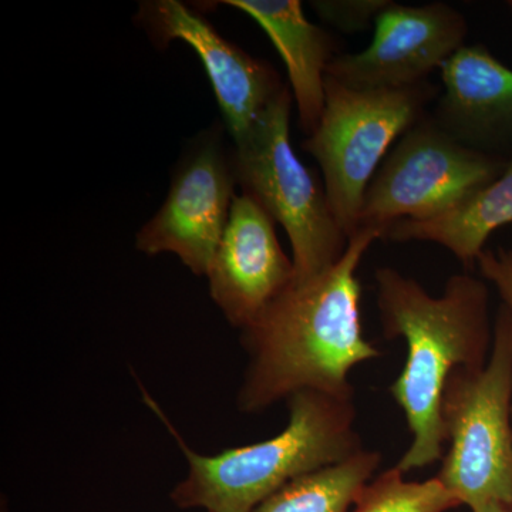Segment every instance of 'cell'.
Listing matches in <instances>:
<instances>
[{
    "mask_svg": "<svg viewBox=\"0 0 512 512\" xmlns=\"http://www.w3.org/2000/svg\"><path fill=\"white\" fill-rule=\"evenodd\" d=\"M440 72L444 93L431 114L437 124L471 150L511 158V67L478 43L461 47Z\"/></svg>",
    "mask_w": 512,
    "mask_h": 512,
    "instance_id": "cell-12",
    "label": "cell"
},
{
    "mask_svg": "<svg viewBox=\"0 0 512 512\" xmlns=\"http://www.w3.org/2000/svg\"><path fill=\"white\" fill-rule=\"evenodd\" d=\"M376 229H359L332 268L293 281L242 332L248 366L238 407L259 413L303 390L350 394V372L380 356L365 338L357 268Z\"/></svg>",
    "mask_w": 512,
    "mask_h": 512,
    "instance_id": "cell-1",
    "label": "cell"
},
{
    "mask_svg": "<svg viewBox=\"0 0 512 512\" xmlns=\"http://www.w3.org/2000/svg\"><path fill=\"white\" fill-rule=\"evenodd\" d=\"M467 20L444 2L404 6L392 2L375 23L372 43L335 57L326 76L357 90L403 89L429 82L464 47Z\"/></svg>",
    "mask_w": 512,
    "mask_h": 512,
    "instance_id": "cell-8",
    "label": "cell"
},
{
    "mask_svg": "<svg viewBox=\"0 0 512 512\" xmlns=\"http://www.w3.org/2000/svg\"><path fill=\"white\" fill-rule=\"evenodd\" d=\"M235 183L221 151L202 147L175 177L156 217L138 232V251L171 252L195 275H207L228 224Z\"/></svg>",
    "mask_w": 512,
    "mask_h": 512,
    "instance_id": "cell-10",
    "label": "cell"
},
{
    "mask_svg": "<svg viewBox=\"0 0 512 512\" xmlns=\"http://www.w3.org/2000/svg\"><path fill=\"white\" fill-rule=\"evenodd\" d=\"M508 224H512V157L493 183L460 207L433 220L396 222L383 239L433 242L470 268L477 265L491 235Z\"/></svg>",
    "mask_w": 512,
    "mask_h": 512,
    "instance_id": "cell-14",
    "label": "cell"
},
{
    "mask_svg": "<svg viewBox=\"0 0 512 512\" xmlns=\"http://www.w3.org/2000/svg\"><path fill=\"white\" fill-rule=\"evenodd\" d=\"M460 505L439 478L407 481L392 467L362 488L350 512H447Z\"/></svg>",
    "mask_w": 512,
    "mask_h": 512,
    "instance_id": "cell-16",
    "label": "cell"
},
{
    "mask_svg": "<svg viewBox=\"0 0 512 512\" xmlns=\"http://www.w3.org/2000/svg\"><path fill=\"white\" fill-rule=\"evenodd\" d=\"M446 453L437 478L471 512L512 507V312L495 316L493 346L481 367H458L441 400Z\"/></svg>",
    "mask_w": 512,
    "mask_h": 512,
    "instance_id": "cell-4",
    "label": "cell"
},
{
    "mask_svg": "<svg viewBox=\"0 0 512 512\" xmlns=\"http://www.w3.org/2000/svg\"><path fill=\"white\" fill-rule=\"evenodd\" d=\"M477 266L484 281L497 289L501 301L512 312V249H485Z\"/></svg>",
    "mask_w": 512,
    "mask_h": 512,
    "instance_id": "cell-18",
    "label": "cell"
},
{
    "mask_svg": "<svg viewBox=\"0 0 512 512\" xmlns=\"http://www.w3.org/2000/svg\"><path fill=\"white\" fill-rule=\"evenodd\" d=\"M473 512H512V507H508V505L491 504Z\"/></svg>",
    "mask_w": 512,
    "mask_h": 512,
    "instance_id": "cell-19",
    "label": "cell"
},
{
    "mask_svg": "<svg viewBox=\"0 0 512 512\" xmlns=\"http://www.w3.org/2000/svg\"><path fill=\"white\" fill-rule=\"evenodd\" d=\"M288 424L272 439L231 448L214 456L195 453L164 419L188 463L175 485L178 508L208 512H251L296 478L335 466L362 451L355 429L353 393L303 390L286 400Z\"/></svg>",
    "mask_w": 512,
    "mask_h": 512,
    "instance_id": "cell-3",
    "label": "cell"
},
{
    "mask_svg": "<svg viewBox=\"0 0 512 512\" xmlns=\"http://www.w3.org/2000/svg\"><path fill=\"white\" fill-rule=\"evenodd\" d=\"M141 15L158 40H183L200 56L235 143L247 136L285 89L271 64L232 45L207 19L184 3H146Z\"/></svg>",
    "mask_w": 512,
    "mask_h": 512,
    "instance_id": "cell-11",
    "label": "cell"
},
{
    "mask_svg": "<svg viewBox=\"0 0 512 512\" xmlns=\"http://www.w3.org/2000/svg\"><path fill=\"white\" fill-rule=\"evenodd\" d=\"M264 29L288 70L299 126L308 136L325 110L326 70L335 59V39L303 15L299 0H225Z\"/></svg>",
    "mask_w": 512,
    "mask_h": 512,
    "instance_id": "cell-13",
    "label": "cell"
},
{
    "mask_svg": "<svg viewBox=\"0 0 512 512\" xmlns=\"http://www.w3.org/2000/svg\"><path fill=\"white\" fill-rule=\"evenodd\" d=\"M313 10L323 22L346 33L366 32L375 25L376 19L384 9L389 8V0H315L311 2Z\"/></svg>",
    "mask_w": 512,
    "mask_h": 512,
    "instance_id": "cell-17",
    "label": "cell"
},
{
    "mask_svg": "<svg viewBox=\"0 0 512 512\" xmlns=\"http://www.w3.org/2000/svg\"><path fill=\"white\" fill-rule=\"evenodd\" d=\"M375 278L384 338L403 339L407 348L390 394L412 433L396 466L409 473L433 466L446 453L441 400L447 380L458 367H481L490 357V291L483 279L468 274L450 276L441 296L387 266Z\"/></svg>",
    "mask_w": 512,
    "mask_h": 512,
    "instance_id": "cell-2",
    "label": "cell"
},
{
    "mask_svg": "<svg viewBox=\"0 0 512 512\" xmlns=\"http://www.w3.org/2000/svg\"><path fill=\"white\" fill-rule=\"evenodd\" d=\"M510 158L471 150L426 114L392 148L367 187L359 229L382 235L399 221L453 211L503 173Z\"/></svg>",
    "mask_w": 512,
    "mask_h": 512,
    "instance_id": "cell-7",
    "label": "cell"
},
{
    "mask_svg": "<svg viewBox=\"0 0 512 512\" xmlns=\"http://www.w3.org/2000/svg\"><path fill=\"white\" fill-rule=\"evenodd\" d=\"M293 97L285 87L251 131L235 143V180L284 227L292 245L295 281L332 268L345 254L349 238L315 175L293 151Z\"/></svg>",
    "mask_w": 512,
    "mask_h": 512,
    "instance_id": "cell-6",
    "label": "cell"
},
{
    "mask_svg": "<svg viewBox=\"0 0 512 512\" xmlns=\"http://www.w3.org/2000/svg\"><path fill=\"white\" fill-rule=\"evenodd\" d=\"M439 97V87L429 82L357 90L326 76L325 110L302 148L318 161L330 205L349 239L359 231L367 187L394 141L419 123Z\"/></svg>",
    "mask_w": 512,
    "mask_h": 512,
    "instance_id": "cell-5",
    "label": "cell"
},
{
    "mask_svg": "<svg viewBox=\"0 0 512 512\" xmlns=\"http://www.w3.org/2000/svg\"><path fill=\"white\" fill-rule=\"evenodd\" d=\"M275 224L249 195H235L207 272L212 301L234 328L247 329L295 281Z\"/></svg>",
    "mask_w": 512,
    "mask_h": 512,
    "instance_id": "cell-9",
    "label": "cell"
},
{
    "mask_svg": "<svg viewBox=\"0 0 512 512\" xmlns=\"http://www.w3.org/2000/svg\"><path fill=\"white\" fill-rule=\"evenodd\" d=\"M380 460V453L363 448L342 463L296 478L251 512H349Z\"/></svg>",
    "mask_w": 512,
    "mask_h": 512,
    "instance_id": "cell-15",
    "label": "cell"
}]
</instances>
